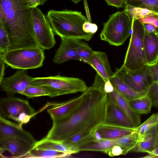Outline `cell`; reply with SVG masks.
<instances>
[{
	"label": "cell",
	"mask_w": 158,
	"mask_h": 158,
	"mask_svg": "<svg viewBox=\"0 0 158 158\" xmlns=\"http://www.w3.org/2000/svg\"><path fill=\"white\" fill-rule=\"evenodd\" d=\"M105 82L97 73L92 85L87 90L84 100L72 114L52 121L46 139L60 143L82 131L93 129L102 123L105 118L107 94Z\"/></svg>",
	"instance_id": "obj_1"
},
{
	"label": "cell",
	"mask_w": 158,
	"mask_h": 158,
	"mask_svg": "<svg viewBox=\"0 0 158 158\" xmlns=\"http://www.w3.org/2000/svg\"><path fill=\"white\" fill-rule=\"evenodd\" d=\"M33 8L30 0H0V24L9 38L7 51L40 47L34 30Z\"/></svg>",
	"instance_id": "obj_2"
},
{
	"label": "cell",
	"mask_w": 158,
	"mask_h": 158,
	"mask_svg": "<svg viewBox=\"0 0 158 158\" xmlns=\"http://www.w3.org/2000/svg\"><path fill=\"white\" fill-rule=\"evenodd\" d=\"M46 16L54 33L60 38L88 41L94 35L83 30V24L89 20L81 12L67 9L51 10Z\"/></svg>",
	"instance_id": "obj_3"
},
{
	"label": "cell",
	"mask_w": 158,
	"mask_h": 158,
	"mask_svg": "<svg viewBox=\"0 0 158 158\" xmlns=\"http://www.w3.org/2000/svg\"><path fill=\"white\" fill-rule=\"evenodd\" d=\"M103 25L100 39L111 45H122L131 34L132 20L124 9L110 15Z\"/></svg>",
	"instance_id": "obj_4"
},
{
	"label": "cell",
	"mask_w": 158,
	"mask_h": 158,
	"mask_svg": "<svg viewBox=\"0 0 158 158\" xmlns=\"http://www.w3.org/2000/svg\"><path fill=\"white\" fill-rule=\"evenodd\" d=\"M144 34L143 24L133 18L131 38L123 64L129 69L137 70L148 65L144 50Z\"/></svg>",
	"instance_id": "obj_5"
},
{
	"label": "cell",
	"mask_w": 158,
	"mask_h": 158,
	"mask_svg": "<svg viewBox=\"0 0 158 158\" xmlns=\"http://www.w3.org/2000/svg\"><path fill=\"white\" fill-rule=\"evenodd\" d=\"M34 85L43 86L50 92L49 97L53 98L60 95L83 93L88 87L85 82L75 77L61 76L58 74L44 77H33Z\"/></svg>",
	"instance_id": "obj_6"
},
{
	"label": "cell",
	"mask_w": 158,
	"mask_h": 158,
	"mask_svg": "<svg viewBox=\"0 0 158 158\" xmlns=\"http://www.w3.org/2000/svg\"><path fill=\"white\" fill-rule=\"evenodd\" d=\"M44 50L40 47L19 48L7 51L0 56L6 64L13 69H35L43 65Z\"/></svg>",
	"instance_id": "obj_7"
},
{
	"label": "cell",
	"mask_w": 158,
	"mask_h": 158,
	"mask_svg": "<svg viewBox=\"0 0 158 158\" xmlns=\"http://www.w3.org/2000/svg\"><path fill=\"white\" fill-rule=\"evenodd\" d=\"M113 74L137 92H148L153 83L148 65L141 69L133 70L127 68L123 64L117 69Z\"/></svg>",
	"instance_id": "obj_8"
},
{
	"label": "cell",
	"mask_w": 158,
	"mask_h": 158,
	"mask_svg": "<svg viewBox=\"0 0 158 158\" xmlns=\"http://www.w3.org/2000/svg\"><path fill=\"white\" fill-rule=\"evenodd\" d=\"M33 15L34 30L39 45L44 50L51 49L56 41L49 21L37 7L33 8Z\"/></svg>",
	"instance_id": "obj_9"
},
{
	"label": "cell",
	"mask_w": 158,
	"mask_h": 158,
	"mask_svg": "<svg viewBox=\"0 0 158 158\" xmlns=\"http://www.w3.org/2000/svg\"><path fill=\"white\" fill-rule=\"evenodd\" d=\"M23 113L34 116L36 114L27 100L14 96H8L0 99V117L14 120Z\"/></svg>",
	"instance_id": "obj_10"
},
{
	"label": "cell",
	"mask_w": 158,
	"mask_h": 158,
	"mask_svg": "<svg viewBox=\"0 0 158 158\" xmlns=\"http://www.w3.org/2000/svg\"><path fill=\"white\" fill-rule=\"evenodd\" d=\"M33 77L27 74V70L18 69L13 75L4 77L0 85L8 96H14L16 93L21 94L28 86L34 85Z\"/></svg>",
	"instance_id": "obj_11"
},
{
	"label": "cell",
	"mask_w": 158,
	"mask_h": 158,
	"mask_svg": "<svg viewBox=\"0 0 158 158\" xmlns=\"http://www.w3.org/2000/svg\"><path fill=\"white\" fill-rule=\"evenodd\" d=\"M22 126L6 118L0 117V139L16 138L35 144L37 141L31 133L24 130Z\"/></svg>",
	"instance_id": "obj_12"
},
{
	"label": "cell",
	"mask_w": 158,
	"mask_h": 158,
	"mask_svg": "<svg viewBox=\"0 0 158 158\" xmlns=\"http://www.w3.org/2000/svg\"><path fill=\"white\" fill-rule=\"evenodd\" d=\"M107 95L105 116L102 123L133 127L124 112L108 94Z\"/></svg>",
	"instance_id": "obj_13"
},
{
	"label": "cell",
	"mask_w": 158,
	"mask_h": 158,
	"mask_svg": "<svg viewBox=\"0 0 158 158\" xmlns=\"http://www.w3.org/2000/svg\"><path fill=\"white\" fill-rule=\"evenodd\" d=\"M87 94L86 90L77 98L62 103H54V106L47 110L52 121L64 118L72 114L82 103Z\"/></svg>",
	"instance_id": "obj_14"
},
{
	"label": "cell",
	"mask_w": 158,
	"mask_h": 158,
	"mask_svg": "<svg viewBox=\"0 0 158 158\" xmlns=\"http://www.w3.org/2000/svg\"><path fill=\"white\" fill-rule=\"evenodd\" d=\"M34 145L16 138L1 139L0 153L6 151L11 154L12 158H23L33 149Z\"/></svg>",
	"instance_id": "obj_15"
},
{
	"label": "cell",
	"mask_w": 158,
	"mask_h": 158,
	"mask_svg": "<svg viewBox=\"0 0 158 158\" xmlns=\"http://www.w3.org/2000/svg\"><path fill=\"white\" fill-rule=\"evenodd\" d=\"M94 69L104 82L110 81L113 75L108 56L103 52L94 51L87 63Z\"/></svg>",
	"instance_id": "obj_16"
},
{
	"label": "cell",
	"mask_w": 158,
	"mask_h": 158,
	"mask_svg": "<svg viewBox=\"0 0 158 158\" xmlns=\"http://www.w3.org/2000/svg\"><path fill=\"white\" fill-rule=\"evenodd\" d=\"M71 60L81 61L78 55L73 39L61 38V43L53 59L54 63H62Z\"/></svg>",
	"instance_id": "obj_17"
},
{
	"label": "cell",
	"mask_w": 158,
	"mask_h": 158,
	"mask_svg": "<svg viewBox=\"0 0 158 158\" xmlns=\"http://www.w3.org/2000/svg\"><path fill=\"white\" fill-rule=\"evenodd\" d=\"M94 129H86L81 131L60 143L76 153H78V150L80 148L91 142L96 141L93 134Z\"/></svg>",
	"instance_id": "obj_18"
},
{
	"label": "cell",
	"mask_w": 158,
	"mask_h": 158,
	"mask_svg": "<svg viewBox=\"0 0 158 158\" xmlns=\"http://www.w3.org/2000/svg\"><path fill=\"white\" fill-rule=\"evenodd\" d=\"M143 43L148 65L158 63V35L145 31Z\"/></svg>",
	"instance_id": "obj_19"
},
{
	"label": "cell",
	"mask_w": 158,
	"mask_h": 158,
	"mask_svg": "<svg viewBox=\"0 0 158 158\" xmlns=\"http://www.w3.org/2000/svg\"><path fill=\"white\" fill-rule=\"evenodd\" d=\"M107 94L124 112L133 127H137L141 124L140 115L133 111L129 104L127 100L114 89L113 92Z\"/></svg>",
	"instance_id": "obj_20"
},
{
	"label": "cell",
	"mask_w": 158,
	"mask_h": 158,
	"mask_svg": "<svg viewBox=\"0 0 158 158\" xmlns=\"http://www.w3.org/2000/svg\"><path fill=\"white\" fill-rule=\"evenodd\" d=\"M102 139H114L129 134L135 128L129 127L102 123L96 127Z\"/></svg>",
	"instance_id": "obj_21"
},
{
	"label": "cell",
	"mask_w": 158,
	"mask_h": 158,
	"mask_svg": "<svg viewBox=\"0 0 158 158\" xmlns=\"http://www.w3.org/2000/svg\"><path fill=\"white\" fill-rule=\"evenodd\" d=\"M156 138V125L148 131L138 140L131 152L151 154L154 150Z\"/></svg>",
	"instance_id": "obj_22"
},
{
	"label": "cell",
	"mask_w": 158,
	"mask_h": 158,
	"mask_svg": "<svg viewBox=\"0 0 158 158\" xmlns=\"http://www.w3.org/2000/svg\"><path fill=\"white\" fill-rule=\"evenodd\" d=\"M110 81L114 88L128 100L140 98L145 95L147 93L138 92L134 90L113 74Z\"/></svg>",
	"instance_id": "obj_23"
},
{
	"label": "cell",
	"mask_w": 158,
	"mask_h": 158,
	"mask_svg": "<svg viewBox=\"0 0 158 158\" xmlns=\"http://www.w3.org/2000/svg\"><path fill=\"white\" fill-rule=\"evenodd\" d=\"M115 139H102L98 141L90 143L78 149V152L83 151H92L107 153L113 146L116 145Z\"/></svg>",
	"instance_id": "obj_24"
},
{
	"label": "cell",
	"mask_w": 158,
	"mask_h": 158,
	"mask_svg": "<svg viewBox=\"0 0 158 158\" xmlns=\"http://www.w3.org/2000/svg\"><path fill=\"white\" fill-rule=\"evenodd\" d=\"M33 149L52 150L72 154L76 153L74 151L65 147L60 143L47 139L44 138L37 141Z\"/></svg>",
	"instance_id": "obj_25"
},
{
	"label": "cell",
	"mask_w": 158,
	"mask_h": 158,
	"mask_svg": "<svg viewBox=\"0 0 158 158\" xmlns=\"http://www.w3.org/2000/svg\"><path fill=\"white\" fill-rule=\"evenodd\" d=\"M138 136L135 131L128 135L114 139L117 145L119 146L123 150V155L131 152L138 142Z\"/></svg>",
	"instance_id": "obj_26"
},
{
	"label": "cell",
	"mask_w": 158,
	"mask_h": 158,
	"mask_svg": "<svg viewBox=\"0 0 158 158\" xmlns=\"http://www.w3.org/2000/svg\"><path fill=\"white\" fill-rule=\"evenodd\" d=\"M71 155L69 153L55 150L32 149L23 158L66 157Z\"/></svg>",
	"instance_id": "obj_27"
},
{
	"label": "cell",
	"mask_w": 158,
	"mask_h": 158,
	"mask_svg": "<svg viewBox=\"0 0 158 158\" xmlns=\"http://www.w3.org/2000/svg\"><path fill=\"white\" fill-rule=\"evenodd\" d=\"M73 39L77 53L81 61L87 63L94 51L88 44L82 40Z\"/></svg>",
	"instance_id": "obj_28"
},
{
	"label": "cell",
	"mask_w": 158,
	"mask_h": 158,
	"mask_svg": "<svg viewBox=\"0 0 158 158\" xmlns=\"http://www.w3.org/2000/svg\"><path fill=\"white\" fill-rule=\"evenodd\" d=\"M123 2L124 6L145 8L158 14V0H123Z\"/></svg>",
	"instance_id": "obj_29"
},
{
	"label": "cell",
	"mask_w": 158,
	"mask_h": 158,
	"mask_svg": "<svg viewBox=\"0 0 158 158\" xmlns=\"http://www.w3.org/2000/svg\"><path fill=\"white\" fill-rule=\"evenodd\" d=\"M124 6V9L132 20L133 18L139 19L152 15H158L154 12L146 9L135 7L129 5Z\"/></svg>",
	"instance_id": "obj_30"
},
{
	"label": "cell",
	"mask_w": 158,
	"mask_h": 158,
	"mask_svg": "<svg viewBox=\"0 0 158 158\" xmlns=\"http://www.w3.org/2000/svg\"><path fill=\"white\" fill-rule=\"evenodd\" d=\"M21 94L31 98L45 96L49 97L50 92L44 86L31 85L28 86Z\"/></svg>",
	"instance_id": "obj_31"
},
{
	"label": "cell",
	"mask_w": 158,
	"mask_h": 158,
	"mask_svg": "<svg viewBox=\"0 0 158 158\" xmlns=\"http://www.w3.org/2000/svg\"><path fill=\"white\" fill-rule=\"evenodd\" d=\"M158 124V113L152 115L142 124L135 128V131L137 133L139 139L152 128Z\"/></svg>",
	"instance_id": "obj_32"
},
{
	"label": "cell",
	"mask_w": 158,
	"mask_h": 158,
	"mask_svg": "<svg viewBox=\"0 0 158 158\" xmlns=\"http://www.w3.org/2000/svg\"><path fill=\"white\" fill-rule=\"evenodd\" d=\"M9 45L8 35L2 25L0 24V53L2 54L6 52Z\"/></svg>",
	"instance_id": "obj_33"
},
{
	"label": "cell",
	"mask_w": 158,
	"mask_h": 158,
	"mask_svg": "<svg viewBox=\"0 0 158 158\" xmlns=\"http://www.w3.org/2000/svg\"><path fill=\"white\" fill-rule=\"evenodd\" d=\"M140 105L143 114H147L151 111L153 106L152 102L150 97L147 94L139 98Z\"/></svg>",
	"instance_id": "obj_34"
},
{
	"label": "cell",
	"mask_w": 158,
	"mask_h": 158,
	"mask_svg": "<svg viewBox=\"0 0 158 158\" xmlns=\"http://www.w3.org/2000/svg\"><path fill=\"white\" fill-rule=\"evenodd\" d=\"M147 94L152 100L153 106L158 108V84L153 83L150 86Z\"/></svg>",
	"instance_id": "obj_35"
},
{
	"label": "cell",
	"mask_w": 158,
	"mask_h": 158,
	"mask_svg": "<svg viewBox=\"0 0 158 158\" xmlns=\"http://www.w3.org/2000/svg\"><path fill=\"white\" fill-rule=\"evenodd\" d=\"M142 23H148L154 25L158 35V15H152L138 19Z\"/></svg>",
	"instance_id": "obj_36"
},
{
	"label": "cell",
	"mask_w": 158,
	"mask_h": 158,
	"mask_svg": "<svg viewBox=\"0 0 158 158\" xmlns=\"http://www.w3.org/2000/svg\"><path fill=\"white\" fill-rule=\"evenodd\" d=\"M83 29L85 32L94 35L97 31L98 27L96 24L93 23L88 21L85 22L83 24Z\"/></svg>",
	"instance_id": "obj_37"
},
{
	"label": "cell",
	"mask_w": 158,
	"mask_h": 158,
	"mask_svg": "<svg viewBox=\"0 0 158 158\" xmlns=\"http://www.w3.org/2000/svg\"><path fill=\"white\" fill-rule=\"evenodd\" d=\"M34 116L29 115L25 113H23L20 114L14 120L22 126L23 125L28 123Z\"/></svg>",
	"instance_id": "obj_38"
},
{
	"label": "cell",
	"mask_w": 158,
	"mask_h": 158,
	"mask_svg": "<svg viewBox=\"0 0 158 158\" xmlns=\"http://www.w3.org/2000/svg\"><path fill=\"white\" fill-rule=\"evenodd\" d=\"M149 71L153 83L158 82V63L148 65Z\"/></svg>",
	"instance_id": "obj_39"
},
{
	"label": "cell",
	"mask_w": 158,
	"mask_h": 158,
	"mask_svg": "<svg viewBox=\"0 0 158 158\" xmlns=\"http://www.w3.org/2000/svg\"><path fill=\"white\" fill-rule=\"evenodd\" d=\"M107 154L111 157L118 156L123 155V150L119 146L116 145L113 146Z\"/></svg>",
	"instance_id": "obj_40"
},
{
	"label": "cell",
	"mask_w": 158,
	"mask_h": 158,
	"mask_svg": "<svg viewBox=\"0 0 158 158\" xmlns=\"http://www.w3.org/2000/svg\"><path fill=\"white\" fill-rule=\"evenodd\" d=\"M107 4L110 6L117 8H123L124 4L123 0H105Z\"/></svg>",
	"instance_id": "obj_41"
},
{
	"label": "cell",
	"mask_w": 158,
	"mask_h": 158,
	"mask_svg": "<svg viewBox=\"0 0 158 158\" xmlns=\"http://www.w3.org/2000/svg\"><path fill=\"white\" fill-rule=\"evenodd\" d=\"M143 24L145 31L149 33L156 34V28L154 25L148 23Z\"/></svg>",
	"instance_id": "obj_42"
},
{
	"label": "cell",
	"mask_w": 158,
	"mask_h": 158,
	"mask_svg": "<svg viewBox=\"0 0 158 158\" xmlns=\"http://www.w3.org/2000/svg\"><path fill=\"white\" fill-rule=\"evenodd\" d=\"M5 63L2 57L0 56V81L4 77V72L5 69Z\"/></svg>",
	"instance_id": "obj_43"
},
{
	"label": "cell",
	"mask_w": 158,
	"mask_h": 158,
	"mask_svg": "<svg viewBox=\"0 0 158 158\" xmlns=\"http://www.w3.org/2000/svg\"><path fill=\"white\" fill-rule=\"evenodd\" d=\"M150 154L152 155L153 158L158 157V124L156 125V138L155 148Z\"/></svg>",
	"instance_id": "obj_44"
},
{
	"label": "cell",
	"mask_w": 158,
	"mask_h": 158,
	"mask_svg": "<svg viewBox=\"0 0 158 158\" xmlns=\"http://www.w3.org/2000/svg\"><path fill=\"white\" fill-rule=\"evenodd\" d=\"M104 89L105 92L107 94L110 93L113 91L114 88L110 81L105 83Z\"/></svg>",
	"instance_id": "obj_45"
},
{
	"label": "cell",
	"mask_w": 158,
	"mask_h": 158,
	"mask_svg": "<svg viewBox=\"0 0 158 158\" xmlns=\"http://www.w3.org/2000/svg\"><path fill=\"white\" fill-rule=\"evenodd\" d=\"M93 134L96 141H99L102 139L101 135L97 130L96 127L94 130Z\"/></svg>",
	"instance_id": "obj_46"
},
{
	"label": "cell",
	"mask_w": 158,
	"mask_h": 158,
	"mask_svg": "<svg viewBox=\"0 0 158 158\" xmlns=\"http://www.w3.org/2000/svg\"><path fill=\"white\" fill-rule=\"evenodd\" d=\"M30 1L33 8L37 7L38 6L40 5V0H30Z\"/></svg>",
	"instance_id": "obj_47"
},
{
	"label": "cell",
	"mask_w": 158,
	"mask_h": 158,
	"mask_svg": "<svg viewBox=\"0 0 158 158\" xmlns=\"http://www.w3.org/2000/svg\"><path fill=\"white\" fill-rule=\"evenodd\" d=\"M48 0H40V5H43Z\"/></svg>",
	"instance_id": "obj_48"
},
{
	"label": "cell",
	"mask_w": 158,
	"mask_h": 158,
	"mask_svg": "<svg viewBox=\"0 0 158 158\" xmlns=\"http://www.w3.org/2000/svg\"><path fill=\"white\" fill-rule=\"evenodd\" d=\"M75 4L78 3L80 1L82 0H70Z\"/></svg>",
	"instance_id": "obj_49"
},
{
	"label": "cell",
	"mask_w": 158,
	"mask_h": 158,
	"mask_svg": "<svg viewBox=\"0 0 158 158\" xmlns=\"http://www.w3.org/2000/svg\"><path fill=\"white\" fill-rule=\"evenodd\" d=\"M154 83H156L158 84V82H154Z\"/></svg>",
	"instance_id": "obj_50"
}]
</instances>
